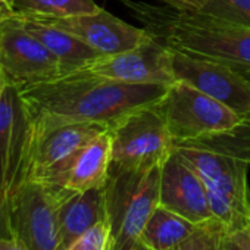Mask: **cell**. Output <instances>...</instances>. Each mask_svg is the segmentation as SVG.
<instances>
[{
  "mask_svg": "<svg viewBox=\"0 0 250 250\" xmlns=\"http://www.w3.org/2000/svg\"><path fill=\"white\" fill-rule=\"evenodd\" d=\"M121 2L164 46L219 61L243 74H250V27L202 12L178 11L168 5L156 6L134 0Z\"/></svg>",
  "mask_w": 250,
  "mask_h": 250,
  "instance_id": "obj_2",
  "label": "cell"
},
{
  "mask_svg": "<svg viewBox=\"0 0 250 250\" xmlns=\"http://www.w3.org/2000/svg\"><path fill=\"white\" fill-rule=\"evenodd\" d=\"M246 229H247V234H249V237H250V225H249V227H247Z\"/></svg>",
  "mask_w": 250,
  "mask_h": 250,
  "instance_id": "obj_31",
  "label": "cell"
},
{
  "mask_svg": "<svg viewBox=\"0 0 250 250\" xmlns=\"http://www.w3.org/2000/svg\"><path fill=\"white\" fill-rule=\"evenodd\" d=\"M222 250H250V237L247 229L227 232L224 237Z\"/></svg>",
  "mask_w": 250,
  "mask_h": 250,
  "instance_id": "obj_25",
  "label": "cell"
},
{
  "mask_svg": "<svg viewBox=\"0 0 250 250\" xmlns=\"http://www.w3.org/2000/svg\"><path fill=\"white\" fill-rule=\"evenodd\" d=\"M155 106L168 125L174 146L228 133L243 122L227 104L180 80L168 85Z\"/></svg>",
  "mask_w": 250,
  "mask_h": 250,
  "instance_id": "obj_5",
  "label": "cell"
},
{
  "mask_svg": "<svg viewBox=\"0 0 250 250\" xmlns=\"http://www.w3.org/2000/svg\"><path fill=\"white\" fill-rule=\"evenodd\" d=\"M227 231L224 225L215 218L197 227L184 241L171 250H222V243Z\"/></svg>",
  "mask_w": 250,
  "mask_h": 250,
  "instance_id": "obj_21",
  "label": "cell"
},
{
  "mask_svg": "<svg viewBox=\"0 0 250 250\" xmlns=\"http://www.w3.org/2000/svg\"><path fill=\"white\" fill-rule=\"evenodd\" d=\"M12 225H11V199L5 194H0V240L12 238Z\"/></svg>",
  "mask_w": 250,
  "mask_h": 250,
  "instance_id": "obj_24",
  "label": "cell"
},
{
  "mask_svg": "<svg viewBox=\"0 0 250 250\" xmlns=\"http://www.w3.org/2000/svg\"><path fill=\"white\" fill-rule=\"evenodd\" d=\"M68 250H110V228L107 221L85 231L68 247Z\"/></svg>",
  "mask_w": 250,
  "mask_h": 250,
  "instance_id": "obj_23",
  "label": "cell"
},
{
  "mask_svg": "<svg viewBox=\"0 0 250 250\" xmlns=\"http://www.w3.org/2000/svg\"><path fill=\"white\" fill-rule=\"evenodd\" d=\"M159 205L199 225L215 219L205 183L175 149L162 165Z\"/></svg>",
  "mask_w": 250,
  "mask_h": 250,
  "instance_id": "obj_14",
  "label": "cell"
},
{
  "mask_svg": "<svg viewBox=\"0 0 250 250\" xmlns=\"http://www.w3.org/2000/svg\"><path fill=\"white\" fill-rule=\"evenodd\" d=\"M12 18H15L30 34H33L39 42H42L49 49V52L62 65L63 74L81 69L87 66L90 62H93L96 58L102 56L94 49L87 46L84 42L63 30L15 14L12 15Z\"/></svg>",
  "mask_w": 250,
  "mask_h": 250,
  "instance_id": "obj_17",
  "label": "cell"
},
{
  "mask_svg": "<svg viewBox=\"0 0 250 250\" xmlns=\"http://www.w3.org/2000/svg\"><path fill=\"white\" fill-rule=\"evenodd\" d=\"M162 165L112 169L104 184L110 250H131L159 205Z\"/></svg>",
  "mask_w": 250,
  "mask_h": 250,
  "instance_id": "obj_4",
  "label": "cell"
},
{
  "mask_svg": "<svg viewBox=\"0 0 250 250\" xmlns=\"http://www.w3.org/2000/svg\"><path fill=\"white\" fill-rule=\"evenodd\" d=\"M244 75H246V77L249 78V81H250V74H244Z\"/></svg>",
  "mask_w": 250,
  "mask_h": 250,
  "instance_id": "obj_32",
  "label": "cell"
},
{
  "mask_svg": "<svg viewBox=\"0 0 250 250\" xmlns=\"http://www.w3.org/2000/svg\"><path fill=\"white\" fill-rule=\"evenodd\" d=\"M168 85L125 84L85 69L20 90L34 125L100 122L112 127L127 113L158 103Z\"/></svg>",
  "mask_w": 250,
  "mask_h": 250,
  "instance_id": "obj_1",
  "label": "cell"
},
{
  "mask_svg": "<svg viewBox=\"0 0 250 250\" xmlns=\"http://www.w3.org/2000/svg\"><path fill=\"white\" fill-rule=\"evenodd\" d=\"M174 149L205 183L213 216L225 231L246 229L250 225V165L232 155L194 145H175Z\"/></svg>",
  "mask_w": 250,
  "mask_h": 250,
  "instance_id": "obj_3",
  "label": "cell"
},
{
  "mask_svg": "<svg viewBox=\"0 0 250 250\" xmlns=\"http://www.w3.org/2000/svg\"><path fill=\"white\" fill-rule=\"evenodd\" d=\"M81 69L125 84L171 85L177 81L172 71L171 49L153 36L131 50L102 55Z\"/></svg>",
  "mask_w": 250,
  "mask_h": 250,
  "instance_id": "obj_12",
  "label": "cell"
},
{
  "mask_svg": "<svg viewBox=\"0 0 250 250\" xmlns=\"http://www.w3.org/2000/svg\"><path fill=\"white\" fill-rule=\"evenodd\" d=\"M9 84H8V81H6V78H5V75H3V72H2V69H0V96L3 94V91L6 90V87H8Z\"/></svg>",
  "mask_w": 250,
  "mask_h": 250,
  "instance_id": "obj_29",
  "label": "cell"
},
{
  "mask_svg": "<svg viewBox=\"0 0 250 250\" xmlns=\"http://www.w3.org/2000/svg\"><path fill=\"white\" fill-rule=\"evenodd\" d=\"M69 194L72 191L53 184L25 181L11 199L14 237L28 250H63L59 208Z\"/></svg>",
  "mask_w": 250,
  "mask_h": 250,
  "instance_id": "obj_7",
  "label": "cell"
},
{
  "mask_svg": "<svg viewBox=\"0 0 250 250\" xmlns=\"http://www.w3.org/2000/svg\"><path fill=\"white\" fill-rule=\"evenodd\" d=\"M162 2L174 9L186 12H200L208 0H162Z\"/></svg>",
  "mask_w": 250,
  "mask_h": 250,
  "instance_id": "obj_26",
  "label": "cell"
},
{
  "mask_svg": "<svg viewBox=\"0 0 250 250\" xmlns=\"http://www.w3.org/2000/svg\"><path fill=\"white\" fill-rule=\"evenodd\" d=\"M99 8L100 6H97L93 0H17L15 14L63 18L91 14Z\"/></svg>",
  "mask_w": 250,
  "mask_h": 250,
  "instance_id": "obj_19",
  "label": "cell"
},
{
  "mask_svg": "<svg viewBox=\"0 0 250 250\" xmlns=\"http://www.w3.org/2000/svg\"><path fill=\"white\" fill-rule=\"evenodd\" d=\"M180 145H194L210 150L228 153L238 159L246 161L250 165V118L243 119L240 125H237L234 130L228 133L215 137L188 142V143H180Z\"/></svg>",
  "mask_w": 250,
  "mask_h": 250,
  "instance_id": "obj_20",
  "label": "cell"
},
{
  "mask_svg": "<svg viewBox=\"0 0 250 250\" xmlns=\"http://www.w3.org/2000/svg\"><path fill=\"white\" fill-rule=\"evenodd\" d=\"M34 121L20 90L8 85L0 96V194L12 199L30 180Z\"/></svg>",
  "mask_w": 250,
  "mask_h": 250,
  "instance_id": "obj_8",
  "label": "cell"
},
{
  "mask_svg": "<svg viewBox=\"0 0 250 250\" xmlns=\"http://www.w3.org/2000/svg\"><path fill=\"white\" fill-rule=\"evenodd\" d=\"M104 221H107L104 186L69 194L59 208V228L63 250H68L85 231Z\"/></svg>",
  "mask_w": 250,
  "mask_h": 250,
  "instance_id": "obj_16",
  "label": "cell"
},
{
  "mask_svg": "<svg viewBox=\"0 0 250 250\" xmlns=\"http://www.w3.org/2000/svg\"><path fill=\"white\" fill-rule=\"evenodd\" d=\"M15 15L63 30L84 42L100 55H115L131 50L152 37L146 28L130 25L103 8H99L91 14H80L63 18L22 14Z\"/></svg>",
  "mask_w": 250,
  "mask_h": 250,
  "instance_id": "obj_11",
  "label": "cell"
},
{
  "mask_svg": "<svg viewBox=\"0 0 250 250\" xmlns=\"http://www.w3.org/2000/svg\"><path fill=\"white\" fill-rule=\"evenodd\" d=\"M17 0H0V25L15 14Z\"/></svg>",
  "mask_w": 250,
  "mask_h": 250,
  "instance_id": "obj_27",
  "label": "cell"
},
{
  "mask_svg": "<svg viewBox=\"0 0 250 250\" xmlns=\"http://www.w3.org/2000/svg\"><path fill=\"white\" fill-rule=\"evenodd\" d=\"M200 12L250 27V0H208Z\"/></svg>",
  "mask_w": 250,
  "mask_h": 250,
  "instance_id": "obj_22",
  "label": "cell"
},
{
  "mask_svg": "<svg viewBox=\"0 0 250 250\" xmlns=\"http://www.w3.org/2000/svg\"><path fill=\"white\" fill-rule=\"evenodd\" d=\"M131 250H149V249H147L146 246H143V244H142V243L139 241V243H137V244H136V246H134V247H133Z\"/></svg>",
  "mask_w": 250,
  "mask_h": 250,
  "instance_id": "obj_30",
  "label": "cell"
},
{
  "mask_svg": "<svg viewBox=\"0 0 250 250\" xmlns=\"http://www.w3.org/2000/svg\"><path fill=\"white\" fill-rule=\"evenodd\" d=\"M175 80L227 104L243 119L250 118V81L238 69L209 58L171 49Z\"/></svg>",
  "mask_w": 250,
  "mask_h": 250,
  "instance_id": "obj_10",
  "label": "cell"
},
{
  "mask_svg": "<svg viewBox=\"0 0 250 250\" xmlns=\"http://www.w3.org/2000/svg\"><path fill=\"white\" fill-rule=\"evenodd\" d=\"M0 250H28V249L18 238L12 237V238L0 240Z\"/></svg>",
  "mask_w": 250,
  "mask_h": 250,
  "instance_id": "obj_28",
  "label": "cell"
},
{
  "mask_svg": "<svg viewBox=\"0 0 250 250\" xmlns=\"http://www.w3.org/2000/svg\"><path fill=\"white\" fill-rule=\"evenodd\" d=\"M202 225V224H200ZM199 224L158 205L146 222L139 241L149 250H171L197 229Z\"/></svg>",
  "mask_w": 250,
  "mask_h": 250,
  "instance_id": "obj_18",
  "label": "cell"
},
{
  "mask_svg": "<svg viewBox=\"0 0 250 250\" xmlns=\"http://www.w3.org/2000/svg\"><path fill=\"white\" fill-rule=\"evenodd\" d=\"M112 162L110 128L81 147L55 175L43 181L78 193L106 184Z\"/></svg>",
  "mask_w": 250,
  "mask_h": 250,
  "instance_id": "obj_15",
  "label": "cell"
},
{
  "mask_svg": "<svg viewBox=\"0 0 250 250\" xmlns=\"http://www.w3.org/2000/svg\"><path fill=\"white\" fill-rule=\"evenodd\" d=\"M109 128L100 122L34 125L30 180H49L81 147Z\"/></svg>",
  "mask_w": 250,
  "mask_h": 250,
  "instance_id": "obj_13",
  "label": "cell"
},
{
  "mask_svg": "<svg viewBox=\"0 0 250 250\" xmlns=\"http://www.w3.org/2000/svg\"><path fill=\"white\" fill-rule=\"evenodd\" d=\"M0 69L18 90L63 75L59 61L12 17L0 25Z\"/></svg>",
  "mask_w": 250,
  "mask_h": 250,
  "instance_id": "obj_9",
  "label": "cell"
},
{
  "mask_svg": "<svg viewBox=\"0 0 250 250\" xmlns=\"http://www.w3.org/2000/svg\"><path fill=\"white\" fill-rule=\"evenodd\" d=\"M155 104L127 113L110 127L112 169H139L164 165L172 153L174 140Z\"/></svg>",
  "mask_w": 250,
  "mask_h": 250,
  "instance_id": "obj_6",
  "label": "cell"
}]
</instances>
